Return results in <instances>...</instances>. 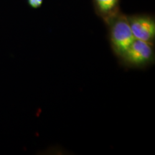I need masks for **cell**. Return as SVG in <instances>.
<instances>
[{
    "instance_id": "cell-1",
    "label": "cell",
    "mask_w": 155,
    "mask_h": 155,
    "mask_svg": "<svg viewBox=\"0 0 155 155\" xmlns=\"http://www.w3.org/2000/svg\"><path fill=\"white\" fill-rule=\"evenodd\" d=\"M108 28V40L113 53L121 57L135 40L127 16L119 12L106 22Z\"/></svg>"
},
{
    "instance_id": "cell-2",
    "label": "cell",
    "mask_w": 155,
    "mask_h": 155,
    "mask_svg": "<svg viewBox=\"0 0 155 155\" xmlns=\"http://www.w3.org/2000/svg\"><path fill=\"white\" fill-rule=\"evenodd\" d=\"M154 44L135 39L119 58L121 65L128 68H144L154 64Z\"/></svg>"
},
{
    "instance_id": "cell-3",
    "label": "cell",
    "mask_w": 155,
    "mask_h": 155,
    "mask_svg": "<svg viewBox=\"0 0 155 155\" xmlns=\"http://www.w3.org/2000/svg\"><path fill=\"white\" fill-rule=\"evenodd\" d=\"M128 21L135 39L154 44L155 19L147 15L127 16Z\"/></svg>"
},
{
    "instance_id": "cell-4",
    "label": "cell",
    "mask_w": 155,
    "mask_h": 155,
    "mask_svg": "<svg viewBox=\"0 0 155 155\" xmlns=\"http://www.w3.org/2000/svg\"><path fill=\"white\" fill-rule=\"evenodd\" d=\"M96 14L106 22L119 12L120 0H93Z\"/></svg>"
},
{
    "instance_id": "cell-5",
    "label": "cell",
    "mask_w": 155,
    "mask_h": 155,
    "mask_svg": "<svg viewBox=\"0 0 155 155\" xmlns=\"http://www.w3.org/2000/svg\"><path fill=\"white\" fill-rule=\"evenodd\" d=\"M44 0H27L28 5L32 9H38L43 4Z\"/></svg>"
}]
</instances>
